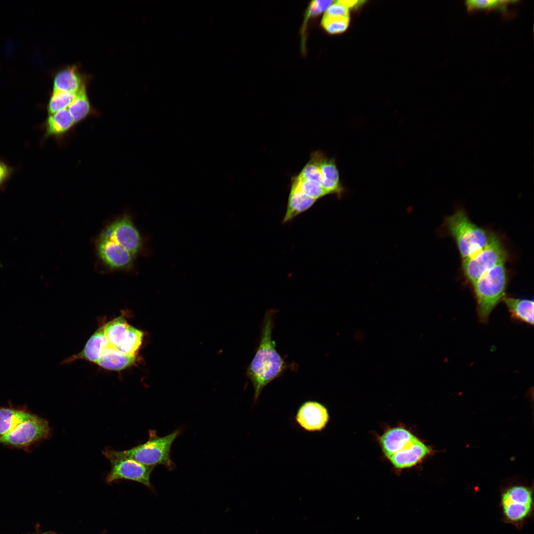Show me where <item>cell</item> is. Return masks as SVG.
<instances>
[{
	"label": "cell",
	"mask_w": 534,
	"mask_h": 534,
	"mask_svg": "<svg viewBox=\"0 0 534 534\" xmlns=\"http://www.w3.org/2000/svg\"><path fill=\"white\" fill-rule=\"evenodd\" d=\"M275 313L273 310L266 312L259 345L246 370V375L254 388V403L264 388L281 376L290 365L277 351L275 342L272 338Z\"/></svg>",
	"instance_id": "obj_1"
},
{
	"label": "cell",
	"mask_w": 534,
	"mask_h": 534,
	"mask_svg": "<svg viewBox=\"0 0 534 534\" xmlns=\"http://www.w3.org/2000/svg\"><path fill=\"white\" fill-rule=\"evenodd\" d=\"M507 285L505 263L494 267L472 284L482 323L488 322L492 311L505 298Z\"/></svg>",
	"instance_id": "obj_2"
},
{
	"label": "cell",
	"mask_w": 534,
	"mask_h": 534,
	"mask_svg": "<svg viewBox=\"0 0 534 534\" xmlns=\"http://www.w3.org/2000/svg\"><path fill=\"white\" fill-rule=\"evenodd\" d=\"M445 223L462 260L475 255L489 242L490 233L472 222L462 209L448 217Z\"/></svg>",
	"instance_id": "obj_3"
},
{
	"label": "cell",
	"mask_w": 534,
	"mask_h": 534,
	"mask_svg": "<svg viewBox=\"0 0 534 534\" xmlns=\"http://www.w3.org/2000/svg\"><path fill=\"white\" fill-rule=\"evenodd\" d=\"M179 433L177 430L160 437L155 430H151L147 442L128 450L116 451L120 455L133 459L144 465L154 468L162 465L168 470L173 471L176 465L171 458V447Z\"/></svg>",
	"instance_id": "obj_4"
},
{
	"label": "cell",
	"mask_w": 534,
	"mask_h": 534,
	"mask_svg": "<svg viewBox=\"0 0 534 534\" xmlns=\"http://www.w3.org/2000/svg\"><path fill=\"white\" fill-rule=\"evenodd\" d=\"M534 498L528 487L515 485L501 493L500 506L504 522L518 528L522 527L533 514Z\"/></svg>",
	"instance_id": "obj_5"
},
{
	"label": "cell",
	"mask_w": 534,
	"mask_h": 534,
	"mask_svg": "<svg viewBox=\"0 0 534 534\" xmlns=\"http://www.w3.org/2000/svg\"><path fill=\"white\" fill-rule=\"evenodd\" d=\"M507 257L506 250L500 239L491 233L489 242L484 249L462 260L464 275L472 285L494 267L505 263Z\"/></svg>",
	"instance_id": "obj_6"
},
{
	"label": "cell",
	"mask_w": 534,
	"mask_h": 534,
	"mask_svg": "<svg viewBox=\"0 0 534 534\" xmlns=\"http://www.w3.org/2000/svg\"><path fill=\"white\" fill-rule=\"evenodd\" d=\"M50 428L47 421L31 414L12 431L0 438V443L10 447L24 449L48 438Z\"/></svg>",
	"instance_id": "obj_7"
},
{
	"label": "cell",
	"mask_w": 534,
	"mask_h": 534,
	"mask_svg": "<svg viewBox=\"0 0 534 534\" xmlns=\"http://www.w3.org/2000/svg\"><path fill=\"white\" fill-rule=\"evenodd\" d=\"M103 453L111 464V470L106 478L107 483L126 479L140 483L150 489L152 488L150 476L154 467L120 455L116 450L111 448H106Z\"/></svg>",
	"instance_id": "obj_8"
},
{
	"label": "cell",
	"mask_w": 534,
	"mask_h": 534,
	"mask_svg": "<svg viewBox=\"0 0 534 534\" xmlns=\"http://www.w3.org/2000/svg\"><path fill=\"white\" fill-rule=\"evenodd\" d=\"M101 236L117 243L134 256L142 247V239L137 229L128 216H124L112 222Z\"/></svg>",
	"instance_id": "obj_9"
},
{
	"label": "cell",
	"mask_w": 534,
	"mask_h": 534,
	"mask_svg": "<svg viewBox=\"0 0 534 534\" xmlns=\"http://www.w3.org/2000/svg\"><path fill=\"white\" fill-rule=\"evenodd\" d=\"M295 421L303 430L309 432H321L327 425L330 415L326 406L316 400L303 402L298 407Z\"/></svg>",
	"instance_id": "obj_10"
},
{
	"label": "cell",
	"mask_w": 534,
	"mask_h": 534,
	"mask_svg": "<svg viewBox=\"0 0 534 534\" xmlns=\"http://www.w3.org/2000/svg\"><path fill=\"white\" fill-rule=\"evenodd\" d=\"M91 80V75L83 73L79 64L66 65L55 73L52 91L78 92L88 89Z\"/></svg>",
	"instance_id": "obj_11"
},
{
	"label": "cell",
	"mask_w": 534,
	"mask_h": 534,
	"mask_svg": "<svg viewBox=\"0 0 534 534\" xmlns=\"http://www.w3.org/2000/svg\"><path fill=\"white\" fill-rule=\"evenodd\" d=\"M97 254L102 262L114 269L130 268L134 256L114 241L100 235L97 245Z\"/></svg>",
	"instance_id": "obj_12"
},
{
	"label": "cell",
	"mask_w": 534,
	"mask_h": 534,
	"mask_svg": "<svg viewBox=\"0 0 534 534\" xmlns=\"http://www.w3.org/2000/svg\"><path fill=\"white\" fill-rule=\"evenodd\" d=\"M417 438L407 429L398 426L387 429L378 440L383 454L388 458L411 445Z\"/></svg>",
	"instance_id": "obj_13"
},
{
	"label": "cell",
	"mask_w": 534,
	"mask_h": 534,
	"mask_svg": "<svg viewBox=\"0 0 534 534\" xmlns=\"http://www.w3.org/2000/svg\"><path fill=\"white\" fill-rule=\"evenodd\" d=\"M317 151L319 166L323 178L322 186L328 195H335L341 199L346 189L341 181L335 159L327 157L320 150Z\"/></svg>",
	"instance_id": "obj_14"
},
{
	"label": "cell",
	"mask_w": 534,
	"mask_h": 534,
	"mask_svg": "<svg viewBox=\"0 0 534 534\" xmlns=\"http://www.w3.org/2000/svg\"><path fill=\"white\" fill-rule=\"evenodd\" d=\"M431 450L418 438L409 445L394 454L388 459L397 469L411 468L421 462Z\"/></svg>",
	"instance_id": "obj_15"
},
{
	"label": "cell",
	"mask_w": 534,
	"mask_h": 534,
	"mask_svg": "<svg viewBox=\"0 0 534 534\" xmlns=\"http://www.w3.org/2000/svg\"><path fill=\"white\" fill-rule=\"evenodd\" d=\"M76 125L67 108L48 115L45 122V138L54 137L64 141L74 130Z\"/></svg>",
	"instance_id": "obj_16"
},
{
	"label": "cell",
	"mask_w": 534,
	"mask_h": 534,
	"mask_svg": "<svg viewBox=\"0 0 534 534\" xmlns=\"http://www.w3.org/2000/svg\"><path fill=\"white\" fill-rule=\"evenodd\" d=\"M108 344L104 335L103 324L90 337L80 352L69 357L64 363H69L76 360L83 359L96 364L103 349Z\"/></svg>",
	"instance_id": "obj_17"
},
{
	"label": "cell",
	"mask_w": 534,
	"mask_h": 534,
	"mask_svg": "<svg viewBox=\"0 0 534 534\" xmlns=\"http://www.w3.org/2000/svg\"><path fill=\"white\" fill-rule=\"evenodd\" d=\"M137 360V356L126 354L108 344L103 349L96 364L107 370L119 371L134 365Z\"/></svg>",
	"instance_id": "obj_18"
},
{
	"label": "cell",
	"mask_w": 534,
	"mask_h": 534,
	"mask_svg": "<svg viewBox=\"0 0 534 534\" xmlns=\"http://www.w3.org/2000/svg\"><path fill=\"white\" fill-rule=\"evenodd\" d=\"M316 201V200L304 194L291 182L286 210L282 223H286L291 222L298 215L310 209Z\"/></svg>",
	"instance_id": "obj_19"
},
{
	"label": "cell",
	"mask_w": 534,
	"mask_h": 534,
	"mask_svg": "<svg viewBox=\"0 0 534 534\" xmlns=\"http://www.w3.org/2000/svg\"><path fill=\"white\" fill-rule=\"evenodd\" d=\"M503 301L514 319L533 325L534 303L533 299L505 297Z\"/></svg>",
	"instance_id": "obj_20"
},
{
	"label": "cell",
	"mask_w": 534,
	"mask_h": 534,
	"mask_svg": "<svg viewBox=\"0 0 534 534\" xmlns=\"http://www.w3.org/2000/svg\"><path fill=\"white\" fill-rule=\"evenodd\" d=\"M67 109L76 125L90 117L99 115L90 101L88 89L80 91Z\"/></svg>",
	"instance_id": "obj_21"
},
{
	"label": "cell",
	"mask_w": 534,
	"mask_h": 534,
	"mask_svg": "<svg viewBox=\"0 0 534 534\" xmlns=\"http://www.w3.org/2000/svg\"><path fill=\"white\" fill-rule=\"evenodd\" d=\"M31 414L26 407L0 406V438L12 431Z\"/></svg>",
	"instance_id": "obj_22"
},
{
	"label": "cell",
	"mask_w": 534,
	"mask_h": 534,
	"mask_svg": "<svg viewBox=\"0 0 534 534\" xmlns=\"http://www.w3.org/2000/svg\"><path fill=\"white\" fill-rule=\"evenodd\" d=\"M130 324L123 314L104 324V333L109 345L116 348L127 336Z\"/></svg>",
	"instance_id": "obj_23"
},
{
	"label": "cell",
	"mask_w": 534,
	"mask_h": 534,
	"mask_svg": "<svg viewBox=\"0 0 534 534\" xmlns=\"http://www.w3.org/2000/svg\"><path fill=\"white\" fill-rule=\"evenodd\" d=\"M333 0H316L310 2L304 14V20L301 27V49L303 54L306 52V32L308 24L311 19L316 18L322 12H324L333 2Z\"/></svg>",
	"instance_id": "obj_24"
},
{
	"label": "cell",
	"mask_w": 534,
	"mask_h": 534,
	"mask_svg": "<svg viewBox=\"0 0 534 534\" xmlns=\"http://www.w3.org/2000/svg\"><path fill=\"white\" fill-rule=\"evenodd\" d=\"M144 332L130 325L126 337L116 349L126 354L137 356L143 340Z\"/></svg>",
	"instance_id": "obj_25"
},
{
	"label": "cell",
	"mask_w": 534,
	"mask_h": 534,
	"mask_svg": "<svg viewBox=\"0 0 534 534\" xmlns=\"http://www.w3.org/2000/svg\"><path fill=\"white\" fill-rule=\"evenodd\" d=\"M518 2L513 0H468L465 2L468 11H471L477 9H496L501 11L504 15H510L509 5L511 3Z\"/></svg>",
	"instance_id": "obj_26"
},
{
	"label": "cell",
	"mask_w": 534,
	"mask_h": 534,
	"mask_svg": "<svg viewBox=\"0 0 534 534\" xmlns=\"http://www.w3.org/2000/svg\"><path fill=\"white\" fill-rule=\"evenodd\" d=\"M291 182L306 195L316 200L328 195L319 183L300 178L296 175L291 178Z\"/></svg>",
	"instance_id": "obj_27"
},
{
	"label": "cell",
	"mask_w": 534,
	"mask_h": 534,
	"mask_svg": "<svg viewBox=\"0 0 534 534\" xmlns=\"http://www.w3.org/2000/svg\"><path fill=\"white\" fill-rule=\"evenodd\" d=\"M79 92L52 91L47 105L48 115L67 108Z\"/></svg>",
	"instance_id": "obj_28"
},
{
	"label": "cell",
	"mask_w": 534,
	"mask_h": 534,
	"mask_svg": "<svg viewBox=\"0 0 534 534\" xmlns=\"http://www.w3.org/2000/svg\"><path fill=\"white\" fill-rule=\"evenodd\" d=\"M349 18L323 15L321 21L322 28L330 34L344 32L348 28Z\"/></svg>",
	"instance_id": "obj_29"
},
{
	"label": "cell",
	"mask_w": 534,
	"mask_h": 534,
	"mask_svg": "<svg viewBox=\"0 0 534 534\" xmlns=\"http://www.w3.org/2000/svg\"><path fill=\"white\" fill-rule=\"evenodd\" d=\"M324 15L349 18L348 8L340 3L338 0L334 1L325 11Z\"/></svg>",
	"instance_id": "obj_30"
},
{
	"label": "cell",
	"mask_w": 534,
	"mask_h": 534,
	"mask_svg": "<svg viewBox=\"0 0 534 534\" xmlns=\"http://www.w3.org/2000/svg\"><path fill=\"white\" fill-rule=\"evenodd\" d=\"M10 172V170L8 167L3 162L0 161V185H1L8 178Z\"/></svg>",
	"instance_id": "obj_31"
},
{
	"label": "cell",
	"mask_w": 534,
	"mask_h": 534,
	"mask_svg": "<svg viewBox=\"0 0 534 534\" xmlns=\"http://www.w3.org/2000/svg\"><path fill=\"white\" fill-rule=\"evenodd\" d=\"M338 1L340 3H341L342 5H343L344 6L346 7L347 8H350V7H354V6H356V5H357V4H358L359 3H360L361 2V1H359V0H338Z\"/></svg>",
	"instance_id": "obj_32"
}]
</instances>
